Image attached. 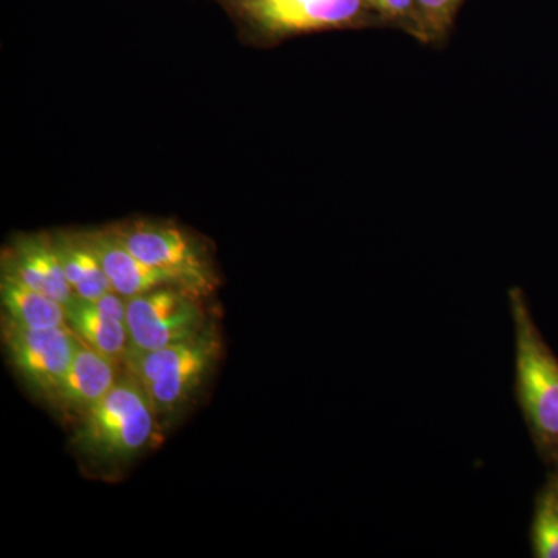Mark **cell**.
<instances>
[{
  "label": "cell",
  "instance_id": "cell-14",
  "mask_svg": "<svg viewBox=\"0 0 558 558\" xmlns=\"http://www.w3.org/2000/svg\"><path fill=\"white\" fill-rule=\"evenodd\" d=\"M531 548L535 558H558V470L549 473L535 498L531 524Z\"/></svg>",
  "mask_w": 558,
  "mask_h": 558
},
{
  "label": "cell",
  "instance_id": "cell-16",
  "mask_svg": "<svg viewBox=\"0 0 558 558\" xmlns=\"http://www.w3.org/2000/svg\"><path fill=\"white\" fill-rule=\"evenodd\" d=\"M427 44L446 43L465 0H416Z\"/></svg>",
  "mask_w": 558,
  "mask_h": 558
},
{
  "label": "cell",
  "instance_id": "cell-8",
  "mask_svg": "<svg viewBox=\"0 0 558 558\" xmlns=\"http://www.w3.org/2000/svg\"><path fill=\"white\" fill-rule=\"evenodd\" d=\"M65 322L78 339L116 363L128 351L126 299L116 292L98 300L75 296L65 306Z\"/></svg>",
  "mask_w": 558,
  "mask_h": 558
},
{
  "label": "cell",
  "instance_id": "cell-4",
  "mask_svg": "<svg viewBox=\"0 0 558 558\" xmlns=\"http://www.w3.org/2000/svg\"><path fill=\"white\" fill-rule=\"evenodd\" d=\"M112 230L142 263L159 270L175 288L197 299L211 295L218 288L207 248L180 227L157 220H134Z\"/></svg>",
  "mask_w": 558,
  "mask_h": 558
},
{
  "label": "cell",
  "instance_id": "cell-2",
  "mask_svg": "<svg viewBox=\"0 0 558 558\" xmlns=\"http://www.w3.org/2000/svg\"><path fill=\"white\" fill-rule=\"evenodd\" d=\"M156 421L145 388L126 371L108 395L81 416L73 444L95 465L119 468L148 447L156 435Z\"/></svg>",
  "mask_w": 558,
  "mask_h": 558
},
{
  "label": "cell",
  "instance_id": "cell-1",
  "mask_svg": "<svg viewBox=\"0 0 558 558\" xmlns=\"http://www.w3.org/2000/svg\"><path fill=\"white\" fill-rule=\"evenodd\" d=\"M515 333V399L543 461H558V357L539 332L523 289H509Z\"/></svg>",
  "mask_w": 558,
  "mask_h": 558
},
{
  "label": "cell",
  "instance_id": "cell-9",
  "mask_svg": "<svg viewBox=\"0 0 558 558\" xmlns=\"http://www.w3.org/2000/svg\"><path fill=\"white\" fill-rule=\"evenodd\" d=\"M3 271L64 307L76 296L65 278L53 236L28 234L17 238L7 259L3 258Z\"/></svg>",
  "mask_w": 558,
  "mask_h": 558
},
{
  "label": "cell",
  "instance_id": "cell-6",
  "mask_svg": "<svg viewBox=\"0 0 558 558\" xmlns=\"http://www.w3.org/2000/svg\"><path fill=\"white\" fill-rule=\"evenodd\" d=\"M199 300L175 286L128 299L126 352L156 351L199 336L208 326Z\"/></svg>",
  "mask_w": 558,
  "mask_h": 558
},
{
  "label": "cell",
  "instance_id": "cell-13",
  "mask_svg": "<svg viewBox=\"0 0 558 558\" xmlns=\"http://www.w3.org/2000/svg\"><path fill=\"white\" fill-rule=\"evenodd\" d=\"M53 240L65 278L76 296L94 301L112 292L109 279L92 250L86 233H58Z\"/></svg>",
  "mask_w": 558,
  "mask_h": 558
},
{
  "label": "cell",
  "instance_id": "cell-15",
  "mask_svg": "<svg viewBox=\"0 0 558 558\" xmlns=\"http://www.w3.org/2000/svg\"><path fill=\"white\" fill-rule=\"evenodd\" d=\"M363 2L371 14L379 21L380 27L398 28L411 38L417 39L418 43L427 44L416 0H363Z\"/></svg>",
  "mask_w": 558,
  "mask_h": 558
},
{
  "label": "cell",
  "instance_id": "cell-12",
  "mask_svg": "<svg viewBox=\"0 0 558 558\" xmlns=\"http://www.w3.org/2000/svg\"><path fill=\"white\" fill-rule=\"evenodd\" d=\"M0 296H2L7 322L13 323V325L33 330L68 326L65 307L61 303L44 295L38 290L28 288L27 284L7 271H2Z\"/></svg>",
  "mask_w": 558,
  "mask_h": 558
},
{
  "label": "cell",
  "instance_id": "cell-7",
  "mask_svg": "<svg viewBox=\"0 0 558 558\" xmlns=\"http://www.w3.org/2000/svg\"><path fill=\"white\" fill-rule=\"evenodd\" d=\"M3 340L11 363L32 391L54 402L78 348V336L69 326L33 330L7 322Z\"/></svg>",
  "mask_w": 558,
  "mask_h": 558
},
{
  "label": "cell",
  "instance_id": "cell-3",
  "mask_svg": "<svg viewBox=\"0 0 558 558\" xmlns=\"http://www.w3.org/2000/svg\"><path fill=\"white\" fill-rule=\"evenodd\" d=\"M219 354L218 332L207 326L194 339L156 351L126 352L123 363L145 388L157 416L170 417L199 391Z\"/></svg>",
  "mask_w": 558,
  "mask_h": 558
},
{
  "label": "cell",
  "instance_id": "cell-10",
  "mask_svg": "<svg viewBox=\"0 0 558 558\" xmlns=\"http://www.w3.org/2000/svg\"><path fill=\"white\" fill-rule=\"evenodd\" d=\"M117 365L119 363L105 357L80 340L68 374L58 389L54 403L68 413L83 416L92 407L97 405L119 380Z\"/></svg>",
  "mask_w": 558,
  "mask_h": 558
},
{
  "label": "cell",
  "instance_id": "cell-17",
  "mask_svg": "<svg viewBox=\"0 0 558 558\" xmlns=\"http://www.w3.org/2000/svg\"><path fill=\"white\" fill-rule=\"evenodd\" d=\"M556 469L558 470V461L556 462Z\"/></svg>",
  "mask_w": 558,
  "mask_h": 558
},
{
  "label": "cell",
  "instance_id": "cell-11",
  "mask_svg": "<svg viewBox=\"0 0 558 558\" xmlns=\"http://www.w3.org/2000/svg\"><path fill=\"white\" fill-rule=\"evenodd\" d=\"M86 238L100 260L112 292L123 299H132L160 286H172L163 274L142 263L112 229L89 231Z\"/></svg>",
  "mask_w": 558,
  "mask_h": 558
},
{
  "label": "cell",
  "instance_id": "cell-5",
  "mask_svg": "<svg viewBox=\"0 0 558 558\" xmlns=\"http://www.w3.org/2000/svg\"><path fill=\"white\" fill-rule=\"evenodd\" d=\"M266 38L303 33L380 27L363 0H230Z\"/></svg>",
  "mask_w": 558,
  "mask_h": 558
}]
</instances>
